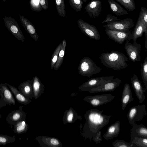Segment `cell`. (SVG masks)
Here are the masks:
<instances>
[{
	"label": "cell",
	"instance_id": "cell-1",
	"mask_svg": "<svg viewBox=\"0 0 147 147\" xmlns=\"http://www.w3.org/2000/svg\"><path fill=\"white\" fill-rule=\"evenodd\" d=\"M98 58L104 66L114 70L124 69L128 66L126 62L129 59L124 54L119 51H112L102 53Z\"/></svg>",
	"mask_w": 147,
	"mask_h": 147
},
{
	"label": "cell",
	"instance_id": "cell-2",
	"mask_svg": "<svg viewBox=\"0 0 147 147\" xmlns=\"http://www.w3.org/2000/svg\"><path fill=\"white\" fill-rule=\"evenodd\" d=\"M102 68L97 65L90 58L85 57L81 60L78 67V72L82 76L89 78L100 73Z\"/></svg>",
	"mask_w": 147,
	"mask_h": 147
},
{
	"label": "cell",
	"instance_id": "cell-3",
	"mask_svg": "<svg viewBox=\"0 0 147 147\" xmlns=\"http://www.w3.org/2000/svg\"><path fill=\"white\" fill-rule=\"evenodd\" d=\"M147 114L146 106L144 105H138L130 108L127 117L129 123L132 126L137 122L142 120Z\"/></svg>",
	"mask_w": 147,
	"mask_h": 147
},
{
	"label": "cell",
	"instance_id": "cell-4",
	"mask_svg": "<svg viewBox=\"0 0 147 147\" xmlns=\"http://www.w3.org/2000/svg\"><path fill=\"white\" fill-rule=\"evenodd\" d=\"M3 19L5 26L9 31L16 38L24 42L25 41V37L16 20L11 16H6Z\"/></svg>",
	"mask_w": 147,
	"mask_h": 147
},
{
	"label": "cell",
	"instance_id": "cell-5",
	"mask_svg": "<svg viewBox=\"0 0 147 147\" xmlns=\"http://www.w3.org/2000/svg\"><path fill=\"white\" fill-rule=\"evenodd\" d=\"M78 26L81 31L91 39L99 40L100 36L99 32L95 26L91 25L81 19L77 21Z\"/></svg>",
	"mask_w": 147,
	"mask_h": 147
},
{
	"label": "cell",
	"instance_id": "cell-6",
	"mask_svg": "<svg viewBox=\"0 0 147 147\" xmlns=\"http://www.w3.org/2000/svg\"><path fill=\"white\" fill-rule=\"evenodd\" d=\"M134 26L133 20L130 18H126L115 22L108 23L103 26L105 28L119 31L127 32Z\"/></svg>",
	"mask_w": 147,
	"mask_h": 147
},
{
	"label": "cell",
	"instance_id": "cell-7",
	"mask_svg": "<svg viewBox=\"0 0 147 147\" xmlns=\"http://www.w3.org/2000/svg\"><path fill=\"white\" fill-rule=\"evenodd\" d=\"M105 31L109 38L115 42L122 44L125 40L129 41L132 39V32L119 31L105 28Z\"/></svg>",
	"mask_w": 147,
	"mask_h": 147
},
{
	"label": "cell",
	"instance_id": "cell-8",
	"mask_svg": "<svg viewBox=\"0 0 147 147\" xmlns=\"http://www.w3.org/2000/svg\"><path fill=\"white\" fill-rule=\"evenodd\" d=\"M5 84H0V109L7 105L14 106L16 100L13 93Z\"/></svg>",
	"mask_w": 147,
	"mask_h": 147
},
{
	"label": "cell",
	"instance_id": "cell-9",
	"mask_svg": "<svg viewBox=\"0 0 147 147\" xmlns=\"http://www.w3.org/2000/svg\"><path fill=\"white\" fill-rule=\"evenodd\" d=\"M141 45L137 42L131 44L127 40L124 48L130 59L133 62L139 61L141 60L140 55Z\"/></svg>",
	"mask_w": 147,
	"mask_h": 147
},
{
	"label": "cell",
	"instance_id": "cell-10",
	"mask_svg": "<svg viewBox=\"0 0 147 147\" xmlns=\"http://www.w3.org/2000/svg\"><path fill=\"white\" fill-rule=\"evenodd\" d=\"M102 8V3L100 0H92L84 7L89 17L94 19L101 14Z\"/></svg>",
	"mask_w": 147,
	"mask_h": 147
},
{
	"label": "cell",
	"instance_id": "cell-11",
	"mask_svg": "<svg viewBox=\"0 0 147 147\" xmlns=\"http://www.w3.org/2000/svg\"><path fill=\"white\" fill-rule=\"evenodd\" d=\"M23 107L20 105L19 109L13 111L8 114L6 118L8 124L14 125L19 121L26 120L27 113L23 111Z\"/></svg>",
	"mask_w": 147,
	"mask_h": 147
},
{
	"label": "cell",
	"instance_id": "cell-12",
	"mask_svg": "<svg viewBox=\"0 0 147 147\" xmlns=\"http://www.w3.org/2000/svg\"><path fill=\"white\" fill-rule=\"evenodd\" d=\"M132 87L138 99L139 102L142 103L145 99L144 95L145 90L144 89L141 83L136 75L134 74L131 78Z\"/></svg>",
	"mask_w": 147,
	"mask_h": 147
},
{
	"label": "cell",
	"instance_id": "cell-13",
	"mask_svg": "<svg viewBox=\"0 0 147 147\" xmlns=\"http://www.w3.org/2000/svg\"><path fill=\"white\" fill-rule=\"evenodd\" d=\"M36 140L41 147H58L61 146L59 140L55 137L39 136L36 137Z\"/></svg>",
	"mask_w": 147,
	"mask_h": 147
},
{
	"label": "cell",
	"instance_id": "cell-14",
	"mask_svg": "<svg viewBox=\"0 0 147 147\" xmlns=\"http://www.w3.org/2000/svg\"><path fill=\"white\" fill-rule=\"evenodd\" d=\"M19 15L21 24L26 32L35 41H38L39 36L33 24L24 16L20 14Z\"/></svg>",
	"mask_w": 147,
	"mask_h": 147
},
{
	"label": "cell",
	"instance_id": "cell-15",
	"mask_svg": "<svg viewBox=\"0 0 147 147\" xmlns=\"http://www.w3.org/2000/svg\"><path fill=\"white\" fill-rule=\"evenodd\" d=\"M33 79L21 83L18 86L20 92L26 98L32 99L34 96L33 88Z\"/></svg>",
	"mask_w": 147,
	"mask_h": 147
},
{
	"label": "cell",
	"instance_id": "cell-16",
	"mask_svg": "<svg viewBox=\"0 0 147 147\" xmlns=\"http://www.w3.org/2000/svg\"><path fill=\"white\" fill-rule=\"evenodd\" d=\"M135 137L147 138V127L142 124L136 123L133 125L131 130L130 142Z\"/></svg>",
	"mask_w": 147,
	"mask_h": 147
},
{
	"label": "cell",
	"instance_id": "cell-17",
	"mask_svg": "<svg viewBox=\"0 0 147 147\" xmlns=\"http://www.w3.org/2000/svg\"><path fill=\"white\" fill-rule=\"evenodd\" d=\"M146 31V27L144 22L141 15L139 16L134 30L132 32L133 37L132 39L133 43H136V40L141 37L144 32Z\"/></svg>",
	"mask_w": 147,
	"mask_h": 147
},
{
	"label": "cell",
	"instance_id": "cell-18",
	"mask_svg": "<svg viewBox=\"0 0 147 147\" xmlns=\"http://www.w3.org/2000/svg\"><path fill=\"white\" fill-rule=\"evenodd\" d=\"M134 100L129 85L128 83L125 84L122 98V107L124 110L129 104Z\"/></svg>",
	"mask_w": 147,
	"mask_h": 147
},
{
	"label": "cell",
	"instance_id": "cell-19",
	"mask_svg": "<svg viewBox=\"0 0 147 147\" xmlns=\"http://www.w3.org/2000/svg\"><path fill=\"white\" fill-rule=\"evenodd\" d=\"M5 84L8 87L14 95L16 99L19 103L22 105H26L30 104L31 102L30 99L26 98L17 88L7 83Z\"/></svg>",
	"mask_w": 147,
	"mask_h": 147
},
{
	"label": "cell",
	"instance_id": "cell-20",
	"mask_svg": "<svg viewBox=\"0 0 147 147\" xmlns=\"http://www.w3.org/2000/svg\"><path fill=\"white\" fill-rule=\"evenodd\" d=\"M33 88L34 98L38 99L44 93L45 86L40 79L36 76L33 78Z\"/></svg>",
	"mask_w": 147,
	"mask_h": 147
},
{
	"label": "cell",
	"instance_id": "cell-21",
	"mask_svg": "<svg viewBox=\"0 0 147 147\" xmlns=\"http://www.w3.org/2000/svg\"><path fill=\"white\" fill-rule=\"evenodd\" d=\"M110 10L117 16H121L129 14L120 5L114 0H108Z\"/></svg>",
	"mask_w": 147,
	"mask_h": 147
},
{
	"label": "cell",
	"instance_id": "cell-22",
	"mask_svg": "<svg viewBox=\"0 0 147 147\" xmlns=\"http://www.w3.org/2000/svg\"><path fill=\"white\" fill-rule=\"evenodd\" d=\"M29 129L28 124L26 120H21L14 125L13 131L14 133L19 135L26 133Z\"/></svg>",
	"mask_w": 147,
	"mask_h": 147
},
{
	"label": "cell",
	"instance_id": "cell-23",
	"mask_svg": "<svg viewBox=\"0 0 147 147\" xmlns=\"http://www.w3.org/2000/svg\"><path fill=\"white\" fill-rule=\"evenodd\" d=\"M66 40L64 39L62 42V45L59 52L57 61L54 69L57 70L60 68L63 61L66 46Z\"/></svg>",
	"mask_w": 147,
	"mask_h": 147
},
{
	"label": "cell",
	"instance_id": "cell-24",
	"mask_svg": "<svg viewBox=\"0 0 147 147\" xmlns=\"http://www.w3.org/2000/svg\"><path fill=\"white\" fill-rule=\"evenodd\" d=\"M57 12L59 15L61 17L66 16L65 5L64 0H55Z\"/></svg>",
	"mask_w": 147,
	"mask_h": 147
},
{
	"label": "cell",
	"instance_id": "cell-25",
	"mask_svg": "<svg viewBox=\"0 0 147 147\" xmlns=\"http://www.w3.org/2000/svg\"><path fill=\"white\" fill-rule=\"evenodd\" d=\"M129 11H133L136 9L134 0H115Z\"/></svg>",
	"mask_w": 147,
	"mask_h": 147
},
{
	"label": "cell",
	"instance_id": "cell-26",
	"mask_svg": "<svg viewBox=\"0 0 147 147\" xmlns=\"http://www.w3.org/2000/svg\"><path fill=\"white\" fill-rule=\"evenodd\" d=\"M144 20L146 27L145 33V42L144 47L147 50V9L144 7H142L140 13Z\"/></svg>",
	"mask_w": 147,
	"mask_h": 147
},
{
	"label": "cell",
	"instance_id": "cell-27",
	"mask_svg": "<svg viewBox=\"0 0 147 147\" xmlns=\"http://www.w3.org/2000/svg\"><path fill=\"white\" fill-rule=\"evenodd\" d=\"M141 77L144 84L146 90H147V60L144 59L141 64Z\"/></svg>",
	"mask_w": 147,
	"mask_h": 147
},
{
	"label": "cell",
	"instance_id": "cell-28",
	"mask_svg": "<svg viewBox=\"0 0 147 147\" xmlns=\"http://www.w3.org/2000/svg\"><path fill=\"white\" fill-rule=\"evenodd\" d=\"M129 142L134 147H147V138L135 137Z\"/></svg>",
	"mask_w": 147,
	"mask_h": 147
},
{
	"label": "cell",
	"instance_id": "cell-29",
	"mask_svg": "<svg viewBox=\"0 0 147 147\" xmlns=\"http://www.w3.org/2000/svg\"><path fill=\"white\" fill-rule=\"evenodd\" d=\"M62 45V42L60 43L54 50L52 54L51 60V69L54 68L56 63Z\"/></svg>",
	"mask_w": 147,
	"mask_h": 147
},
{
	"label": "cell",
	"instance_id": "cell-30",
	"mask_svg": "<svg viewBox=\"0 0 147 147\" xmlns=\"http://www.w3.org/2000/svg\"><path fill=\"white\" fill-rule=\"evenodd\" d=\"M70 5L77 12L81 11L84 2L82 0H69Z\"/></svg>",
	"mask_w": 147,
	"mask_h": 147
},
{
	"label": "cell",
	"instance_id": "cell-31",
	"mask_svg": "<svg viewBox=\"0 0 147 147\" xmlns=\"http://www.w3.org/2000/svg\"><path fill=\"white\" fill-rule=\"evenodd\" d=\"M16 140L15 136L13 137L3 134L0 135V144L2 145H5L8 143H12Z\"/></svg>",
	"mask_w": 147,
	"mask_h": 147
},
{
	"label": "cell",
	"instance_id": "cell-32",
	"mask_svg": "<svg viewBox=\"0 0 147 147\" xmlns=\"http://www.w3.org/2000/svg\"><path fill=\"white\" fill-rule=\"evenodd\" d=\"M30 5L31 9L34 11L40 12L42 9L39 0H30Z\"/></svg>",
	"mask_w": 147,
	"mask_h": 147
},
{
	"label": "cell",
	"instance_id": "cell-33",
	"mask_svg": "<svg viewBox=\"0 0 147 147\" xmlns=\"http://www.w3.org/2000/svg\"><path fill=\"white\" fill-rule=\"evenodd\" d=\"M121 19L117 18V17L111 14H108L107 15L105 20L102 22V23L104 24L105 23H108L113 22H115L120 20Z\"/></svg>",
	"mask_w": 147,
	"mask_h": 147
},
{
	"label": "cell",
	"instance_id": "cell-34",
	"mask_svg": "<svg viewBox=\"0 0 147 147\" xmlns=\"http://www.w3.org/2000/svg\"><path fill=\"white\" fill-rule=\"evenodd\" d=\"M116 146L119 147H133L134 145L130 142L128 143L123 140H118L115 144Z\"/></svg>",
	"mask_w": 147,
	"mask_h": 147
},
{
	"label": "cell",
	"instance_id": "cell-35",
	"mask_svg": "<svg viewBox=\"0 0 147 147\" xmlns=\"http://www.w3.org/2000/svg\"><path fill=\"white\" fill-rule=\"evenodd\" d=\"M39 1L42 8L47 10L48 8V0H39Z\"/></svg>",
	"mask_w": 147,
	"mask_h": 147
},
{
	"label": "cell",
	"instance_id": "cell-36",
	"mask_svg": "<svg viewBox=\"0 0 147 147\" xmlns=\"http://www.w3.org/2000/svg\"><path fill=\"white\" fill-rule=\"evenodd\" d=\"M101 116L100 115L94 113V120L93 123H99V120Z\"/></svg>",
	"mask_w": 147,
	"mask_h": 147
},
{
	"label": "cell",
	"instance_id": "cell-37",
	"mask_svg": "<svg viewBox=\"0 0 147 147\" xmlns=\"http://www.w3.org/2000/svg\"><path fill=\"white\" fill-rule=\"evenodd\" d=\"M91 103L94 105H97L100 103L99 100L97 99H94L92 100L91 102Z\"/></svg>",
	"mask_w": 147,
	"mask_h": 147
},
{
	"label": "cell",
	"instance_id": "cell-38",
	"mask_svg": "<svg viewBox=\"0 0 147 147\" xmlns=\"http://www.w3.org/2000/svg\"><path fill=\"white\" fill-rule=\"evenodd\" d=\"M73 117V114L71 113L67 117V120L69 122H71L72 121V118Z\"/></svg>",
	"mask_w": 147,
	"mask_h": 147
},
{
	"label": "cell",
	"instance_id": "cell-39",
	"mask_svg": "<svg viewBox=\"0 0 147 147\" xmlns=\"http://www.w3.org/2000/svg\"><path fill=\"white\" fill-rule=\"evenodd\" d=\"M115 129V128L114 126H111V127L109 130V131L111 133L114 132Z\"/></svg>",
	"mask_w": 147,
	"mask_h": 147
},
{
	"label": "cell",
	"instance_id": "cell-40",
	"mask_svg": "<svg viewBox=\"0 0 147 147\" xmlns=\"http://www.w3.org/2000/svg\"><path fill=\"white\" fill-rule=\"evenodd\" d=\"M94 113H91L89 116V118L90 120L93 122L94 120Z\"/></svg>",
	"mask_w": 147,
	"mask_h": 147
},
{
	"label": "cell",
	"instance_id": "cell-41",
	"mask_svg": "<svg viewBox=\"0 0 147 147\" xmlns=\"http://www.w3.org/2000/svg\"><path fill=\"white\" fill-rule=\"evenodd\" d=\"M103 121V118L101 116L99 120V123H101Z\"/></svg>",
	"mask_w": 147,
	"mask_h": 147
},
{
	"label": "cell",
	"instance_id": "cell-42",
	"mask_svg": "<svg viewBox=\"0 0 147 147\" xmlns=\"http://www.w3.org/2000/svg\"><path fill=\"white\" fill-rule=\"evenodd\" d=\"M82 0L84 2H86L88 0Z\"/></svg>",
	"mask_w": 147,
	"mask_h": 147
},
{
	"label": "cell",
	"instance_id": "cell-43",
	"mask_svg": "<svg viewBox=\"0 0 147 147\" xmlns=\"http://www.w3.org/2000/svg\"><path fill=\"white\" fill-rule=\"evenodd\" d=\"M3 2H5V1L7 0H1Z\"/></svg>",
	"mask_w": 147,
	"mask_h": 147
},
{
	"label": "cell",
	"instance_id": "cell-44",
	"mask_svg": "<svg viewBox=\"0 0 147 147\" xmlns=\"http://www.w3.org/2000/svg\"><path fill=\"white\" fill-rule=\"evenodd\" d=\"M145 59L146 60H147V57L145 58Z\"/></svg>",
	"mask_w": 147,
	"mask_h": 147
}]
</instances>
